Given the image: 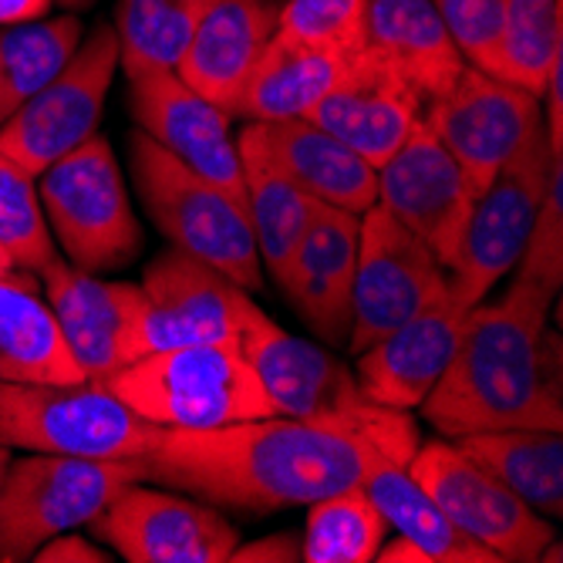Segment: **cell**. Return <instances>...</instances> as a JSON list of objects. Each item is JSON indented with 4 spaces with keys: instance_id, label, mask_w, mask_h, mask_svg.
I'll return each mask as SVG.
<instances>
[{
    "instance_id": "6da1fadb",
    "label": "cell",
    "mask_w": 563,
    "mask_h": 563,
    "mask_svg": "<svg viewBox=\"0 0 563 563\" xmlns=\"http://www.w3.org/2000/svg\"><path fill=\"white\" fill-rule=\"evenodd\" d=\"M419 442L408 412L382 426L267 416L217 429H159L139 470L142 483L261 517L362 486L382 463L408 466Z\"/></svg>"
},
{
    "instance_id": "7a4b0ae2",
    "label": "cell",
    "mask_w": 563,
    "mask_h": 563,
    "mask_svg": "<svg viewBox=\"0 0 563 563\" xmlns=\"http://www.w3.org/2000/svg\"><path fill=\"white\" fill-rule=\"evenodd\" d=\"M550 300V290L517 277L503 297L470 307L449 368L419 405L435 432H563V401L547 362Z\"/></svg>"
},
{
    "instance_id": "3957f363",
    "label": "cell",
    "mask_w": 563,
    "mask_h": 563,
    "mask_svg": "<svg viewBox=\"0 0 563 563\" xmlns=\"http://www.w3.org/2000/svg\"><path fill=\"white\" fill-rule=\"evenodd\" d=\"M101 385L159 429H217L277 416L236 341L152 351Z\"/></svg>"
},
{
    "instance_id": "277c9868",
    "label": "cell",
    "mask_w": 563,
    "mask_h": 563,
    "mask_svg": "<svg viewBox=\"0 0 563 563\" xmlns=\"http://www.w3.org/2000/svg\"><path fill=\"white\" fill-rule=\"evenodd\" d=\"M132 176L148 220L176 250L227 274L243 290L264 284L246 207L233 192L183 166L145 132L132 135Z\"/></svg>"
},
{
    "instance_id": "5b68a950",
    "label": "cell",
    "mask_w": 563,
    "mask_h": 563,
    "mask_svg": "<svg viewBox=\"0 0 563 563\" xmlns=\"http://www.w3.org/2000/svg\"><path fill=\"white\" fill-rule=\"evenodd\" d=\"M41 207L68 261L88 274L119 271L142 250L119 159L98 132L37 176Z\"/></svg>"
},
{
    "instance_id": "8992f818",
    "label": "cell",
    "mask_w": 563,
    "mask_h": 563,
    "mask_svg": "<svg viewBox=\"0 0 563 563\" xmlns=\"http://www.w3.org/2000/svg\"><path fill=\"white\" fill-rule=\"evenodd\" d=\"M129 483H142L139 459H11L0 483V563L31 560L44 540L88 527Z\"/></svg>"
},
{
    "instance_id": "52a82bcc",
    "label": "cell",
    "mask_w": 563,
    "mask_h": 563,
    "mask_svg": "<svg viewBox=\"0 0 563 563\" xmlns=\"http://www.w3.org/2000/svg\"><path fill=\"white\" fill-rule=\"evenodd\" d=\"M159 426L139 419L106 385H18L0 382V445L81 455L139 459Z\"/></svg>"
},
{
    "instance_id": "ba28073f",
    "label": "cell",
    "mask_w": 563,
    "mask_h": 563,
    "mask_svg": "<svg viewBox=\"0 0 563 563\" xmlns=\"http://www.w3.org/2000/svg\"><path fill=\"white\" fill-rule=\"evenodd\" d=\"M556 159H563V152L550 148L547 129L540 125L476 196L466 230L445 267L449 294L463 307L486 300L489 290L520 264Z\"/></svg>"
},
{
    "instance_id": "9c48e42d",
    "label": "cell",
    "mask_w": 563,
    "mask_h": 563,
    "mask_svg": "<svg viewBox=\"0 0 563 563\" xmlns=\"http://www.w3.org/2000/svg\"><path fill=\"white\" fill-rule=\"evenodd\" d=\"M139 287L142 311L125 341V365L166 347L236 341L261 311L250 290L176 246L145 267Z\"/></svg>"
},
{
    "instance_id": "30bf717a",
    "label": "cell",
    "mask_w": 563,
    "mask_h": 563,
    "mask_svg": "<svg viewBox=\"0 0 563 563\" xmlns=\"http://www.w3.org/2000/svg\"><path fill=\"white\" fill-rule=\"evenodd\" d=\"M119 71L115 27L98 24L81 37L68 65L0 125V152L41 176L51 163L98 132L101 109Z\"/></svg>"
},
{
    "instance_id": "8fae6325",
    "label": "cell",
    "mask_w": 563,
    "mask_h": 563,
    "mask_svg": "<svg viewBox=\"0 0 563 563\" xmlns=\"http://www.w3.org/2000/svg\"><path fill=\"white\" fill-rule=\"evenodd\" d=\"M442 297H449V274L435 253L382 202L365 210L357 230L347 347L354 354L365 351Z\"/></svg>"
},
{
    "instance_id": "7c38bea8",
    "label": "cell",
    "mask_w": 563,
    "mask_h": 563,
    "mask_svg": "<svg viewBox=\"0 0 563 563\" xmlns=\"http://www.w3.org/2000/svg\"><path fill=\"white\" fill-rule=\"evenodd\" d=\"M405 470L459 530L493 550L499 563H533L550 550L553 530L543 514L530 509L455 442H419Z\"/></svg>"
},
{
    "instance_id": "4fadbf2b",
    "label": "cell",
    "mask_w": 563,
    "mask_h": 563,
    "mask_svg": "<svg viewBox=\"0 0 563 563\" xmlns=\"http://www.w3.org/2000/svg\"><path fill=\"white\" fill-rule=\"evenodd\" d=\"M236 344L257 372L277 416L357 426H382L398 416V408L368 401L354 372L331 351L287 334L264 311L250 318Z\"/></svg>"
},
{
    "instance_id": "5bb4252c",
    "label": "cell",
    "mask_w": 563,
    "mask_h": 563,
    "mask_svg": "<svg viewBox=\"0 0 563 563\" xmlns=\"http://www.w3.org/2000/svg\"><path fill=\"white\" fill-rule=\"evenodd\" d=\"M88 527L129 563H227L240 543L220 509L142 483L119 489Z\"/></svg>"
},
{
    "instance_id": "9a60e30c",
    "label": "cell",
    "mask_w": 563,
    "mask_h": 563,
    "mask_svg": "<svg viewBox=\"0 0 563 563\" xmlns=\"http://www.w3.org/2000/svg\"><path fill=\"white\" fill-rule=\"evenodd\" d=\"M426 125L483 192L533 129L543 125V106L533 91L466 65L455 85L426 109Z\"/></svg>"
},
{
    "instance_id": "2e32d148",
    "label": "cell",
    "mask_w": 563,
    "mask_h": 563,
    "mask_svg": "<svg viewBox=\"0 0 563 563\" xmlns=\"http://www.w3.org/2000/svg\"><path fill=\"white\" fill-rule=\"evenodd\" d=\"M125 75L139 129L183 166L233 192L246 207L240 148L230 132L233 115L189 88L173 68H132Z\"/></svg>"
},
{
    "instance_id": "e0dca14e",
    "label": "cell",
    "mask_w": 563,
    "mask_h": 563,
    "mask_svg": "<svg viewBox=\"0 0 563 563\" xmlns=\"http://www.w3.org/2000/svg\"><path fill=\"white\" fill-rule=\"evenodd\" d=\"M378 202L412 230L442 267H449L466 230L479 186L455 163L439 135L422 125L378 169Z\"/></svg>"
},
{
    "instance_id": "ac0fdd59",
    "label": "cell",
    "mask_w": 563,
    "mask_h": 563,
    "mask_svg": "<svg viewBox=\"0 0 563 563\" xmlns=\"http://www.w3.org/2000/svg\"><path fill=\"white\" fill-rule=\"evenodd\" d=\"M303 119L338 135L378 169L426 125V101L365 47Z\"/></svg>"
},
{
    "instance_id": "d6986e66",
    "label": "cell",
    "mask_w": 563,
    "mask_h": 563,
    "mask_svg": "<svg viewBox=\"0 0 563 563\" xmlns=\"http://www.w3.org/2000/svg\"><path fill=\"white\" fill-rule=\"evenodd\" d=\"M466 314L470 307L449 294L422 307L416 318L388 331L382 341L357 351L354 378L362 395L398 412L419 408L449 368Z\"/></svg>"
},
{
    "instance_id": "ffe728a7",
    "label": "cell",
    "mask_w": 563,
    "mask_h": 563,
    "mask_svg": "<svg viewBox=\"0 0 563 563\" xmlns=\"http://www.w3.org/2000/svg\"><path fill=\"white\" fill-rule=\"evenodd\" d=\"M37 277L75 362L88 382L101 385L125 365V341L135 314L142 311V287L125 280H101L98 274L58 257Z\"/></svg>"
},
{
    "instance_id": "44dd1931",
    "label": "cell",
    "mask_w": 563,
    "mask_h": 563,
    "mask_svg": "<svg viewBox=\"0 0 563 563\" xmlns=\"http://www.w3.org/2000/svg\"><path fill=\"white\" fill-rule=\"evenodd\" d=\"M357 230L362 217L318 202L307 233L294 253L284 294L321 341L347 344L351 334V294L357 267Z\"/></svg>"
},
{
    "instance_id": "7402d4cb",
    "label": "cell",
    "mask_w": 563,
    "mask_h": 563,
    "mask_svg": "<svg viewBox=\"0 0 563 563\" xmlns=\"http://www.w3.org/2000/svg\"><path fill=\"white\" fill-rule=\"evenodd\" d=\"M277 0H210L176 75L223 112H236L240 91L277 34Z\"/></svg>"
},
{
    "instance_id": "603a6c76",
    "label": "cell",
    "mask_w": 563,
    "mask_h": 563,
    "mask_svg": "<svg viewBox=\"0 0 563 563\" xmlns=\"http://www.w3.org/2000/svg\"><path fill=\"white\" fill-rule=\"evenodd\" d=\"M243 132L307 196L362 217L378 202V173L311 119L250 122Z\"/></svg>"
},
{
    "instance_id": "cb8c5ba5",
    "label": "cell",
    "mask_w": 563,
    "mask_h": 563,
    "mask_svg": "<svg viewBox=\"0 0 563 563\" xmlns=\"http://www.w3.org/2000/svg\"><path fill=\"white\" fill-rule=\"evenodd\" d=\"M368 51L426 101V109L466 68L432 0H368Z\"/></svg>"
},
{
    "instance_id": "d4e9b609",
    "label": "cell",
    "mask_w": 563,
    "mask_h": 563,
    "mask_svg": "<svg viewBox=\"0 0 563 563\" xmlns=\"http://www.w3.org/2000/svg\"><path fill=\"white\" fill-rule=\"evenodd\" d=\"M0 382L75 385L88 382L31 271L0 274Z\"/></svg>"
},
{
    "instance_id": "484cf974",
    "label": "cell",
    "mask_w": 563,
    "mask_h": 563,
    "mask_svg": "<svg viewBox=\"0 0 563 563\" xmlns=\"http://www.w3.org/2000/svg\"><path fill=\"white\" fill-rule=\"evenodd\" d=\"M347 65L351 58L307 47L277 31L253 65L233 115L246 122L303 119L344 78Z\"/></svg>"
},
{
    "instance_id": "4316f807",
    "label": "cell",
    "mask_w": 563,
    "mask_h": 563,
    "mask_svg": "<svg viewBox=\"0 0 563 563\" xmlns=\"http://www.w3.org/2000/svg\"><path fill=\"white\" fill-rule=\"evenodd\" d=\"M236 148L246 189V217L253 227V240H257L261 264L271 271L277 287H284L294 253L318 210V199H311L297 183H290L246 132H240Z\"/></svg>"
},
{
    "instance_id": "83f0119b",
    "label": "cell",
    "mask_w": 563,
    "mask_h": 563,
    "mask_svg": "<svg viewBox=\"0 0 563 563\" xmlns=\"http://www.w3.org/2000/svg\"><path fill=\"white\" fill-rule=\"evenodd\" d=\"M470 459L514 489L530 509L563 514V435L550 429H493L455 439Z\"/></svg>"
},
{
    "instance_id": "f1b7e54d",
    "label": "cell",
    "mask_w": 563,
    "mask_h": 563,
    "mask_svg": "<svg viewBox=\"0 0 563 563\" xmlns=\"http://www.w3.org/2000/svg\"><path fill=\"white\" fill-rule=\"evenodd\" d=\"M362 486L382 509L388 527L412 540L429 556V563H499L493 550L476 543L445 517V509L408 476L405 466L382 463Z\"/></svg>"
},
{
    "instance_id": "f546056e",
    "label": "cell",
    "mask_w": 563,
    "mask_h": 563,
    "mask_svg": "<svg viewBox=\"0 0 563 563\" xmlns=\"http://www.w3.org/2000/svg\"><path fill=\"white\" fill-rule=\"evenodd\" d=\"M81 37L75 14L0 27V125L68 65Z\"/></svg>"
},
{
    "instance_id": "4dcf8cb0",
    "label": "cell",
    "mask_w": 563,
    "mask_h": 563,
    "mask_svg": "<svg viewBox=\"0 0 563 563\" xmlns=\"http://www.w3.org/2000/svg\"><path fill=\"white\" fill-rule=\"evenodd\" d=\"M388 530L365 486L331 493L307 506L300 563H372Z\"/></svg>"
},
{
    "instance_id": "1f68e13d",
    "label": "cell",
    "mask_w": 563,
    "mask_h": 563,
    "mask_svg": "<svg viewBox=\"0 0 563 563\" xmlns=\"http://www.w3.org/2000/svg\"><path fill=\"white\" fill-rule=\"evenodd\" d=\"M556 65H563L560 0H506L503 41L493 75L543 98Z\"/></svg>"
},
{
    "instance_id": "d6a6232c",
    "label": "cell",
    "mask_w": 563,
    "mask_h": 563,
    "mask_svg": "<svg viewBox=\"0 0 563 563\" xmlns=\"http://www.w3.org/2000/svg\"><path fill=\"white\" fill-rule=\"evenodd\" d=\"M210 0H122L115 18L119 65L132 68H173L207 11Z\"/></svg>"
},
{
    "instance_id": "836d02e7",
    "label": "cell",
    "mask_w": 563,
    "mask_h": 563,
    "mask_svg": "<svg viewBox=\"0 0 563 563\" xmlns=\"http://www.w3.org/2000/svg\"><path fill=\"white\" fill-rule=\"evenodd\" d=\"M0 250L14 271L31 274H41L58 257L41 207L37 176H31L4 152H0Z\"/></svg>"
},
{
    "instance_id": "e575fe53",
    "label": "cell",
    "mask_w": 563,
    "mask_h": 563,
    "mask_svg": "<svg viewBox=\"0 0 563 563\" xmlns=\"http://www.w3.org/2000/svg\"><path fill=\"white\" fill-rule=\"evenodd\" d=\"M277 31L338 58H357L368 47V0H287Z\"/></svg>"
},
{
    "instance_id": "d590c367",
    "label": "cell",
    "mask_w": 563,
    "mask_h": 563,
    "mask_svg": "<svg viewBox=\"0 0 563 563\" xmlns=\"http://www.w3.org/2000/svg\"><path fill=\"white\" fill-rule=\"evenodd\" d=\"M514 271L520 280L540 284L553 297L563 284V159H556L550 173L547 196L540 202V213L533 220L523 257Z\"/></svg>"
},
{
    "instance_id": "8d00e7d4",
    "label": "cell",
    "mask_w": 563,
    "mask_h": 563,
    "mask_svg": "<svg viewBox=\"0 0 563 563\" xmlns=\"http://www.w3.org/2000/svg\"><path fill=\"white\" fill-rule=\"evenodd\" d=\"M432 4L463 62L493 75L503 41L506 0H432Z\"/></svg>"
},
{
    "instance_id": "74e56055",
    "label": "cell",
    "mask_w": 563,
    "mask_h": 563,
    "mask_svg": "<svg viewBox=\"0 0 563 563\" xmlns=\"http://www.w3.org/2000/svg\"><path fill=\"white\" fill-rule=\"evenodd\" d=\"M34 563H109L112 560V553L109 550H101V547H95L91 540H85V537H78V533H58V537H51V540H44L37 550H34V556H31Z\"/></svg>"
},
{
    "instance_id": "f35d334b",
    "label": "cell",
    "mask_w": 563,
    "mask_h": 563,
    "mask_svg": "<svg viewBox=\"0 0 563 563\" xmlns=\"http://www.w3.org/2000/svg\"><path fill=\"white\" fill-rule=\"evenodd\" d=\"M230 560L233 563H300V537L274 533L253 543H236Z\"/></svg>"
},
{
    "instance_id": "ab89813d",
    "label": "cell",
    "mask_w": 563,
    "mask_h": 563,
    "mask_svg": "<svg viewBox=\"0 0 563 563\" xmlns=\"http://www.w3.org/2000/svg\"><path fill=\"white\" fill-rule=\"evenodd\" d=\"M51 4H55V0H0V27L37 21L51 11Z\"/></svg>"
},
{
    "instance_id": "60d3db41",
    "label": "cell",
    "mask_w": 563,
    "mask_h": 563,
    "mask_svg": "<svg viewBox=\"0 0 563 563\" xmlns=\"http://www.w3.org/2000/svg\"><path fill=\"white\" fill-rule=\"evenodd\" d=\"M375 560H382V563H429V556L412 540H405L401 533L391 543H382Z\"/></svg>"
},
{
    "instance_id": "b9f144b4",
    "label": "cell",
    "mask_w": 563,
    "mask_h": 563,
    "mask_svg": "<svg viewBox=\"0 0 563 563\" xmlns=\"http://www.w3.org/2000/svg\"><path fill=\"white\" fill-rule=\"evenodd\" d=\"M8 466H11V449H8V445H0V483H4Z\"/></svg>"
},
{
    "instance_id": "7bdbcfd3",
    "label": "cell",
    "mask_w": 563,
    "mask_h": 563,
    "mask_svg": "<svg viewBox=\"0 0 563 563\" xmlns=\"http://www.w3.org/2000/svg\"><path fill=\"white\" fill-rule=\"evenodd\" d=\"M58 4H65V8H85V4H91V0H58Z\"/></svg>"
},
{
    "instance_id": "ee69618b",
    "label": "cell",
    "mask_w": 563,
    "mask_h": 563,
    "mask_svg": "<svg viewBox=\"0 0 563 563\" xmlns=\"http://www.w3.org/2000/svg\"><path fill=\"white\" fill-rule=\"evenodd\" d=\"M4 271H11V261L4 257V250H0V274H4Z\"/></svg>"
}]
</instances>
